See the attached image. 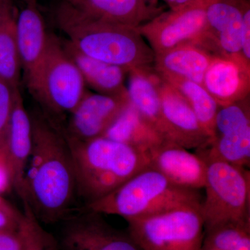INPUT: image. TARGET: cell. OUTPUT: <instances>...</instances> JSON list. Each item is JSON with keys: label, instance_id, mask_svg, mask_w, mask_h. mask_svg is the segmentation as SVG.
<instances>
[{"label": "cell", "instance_id": "obj_1", "mask_svg": "<svg viewBox=\"0 0 250 250\" xmlns=\"http://www.w3.org/2000/svg\"><path fill=\"white\" fill-rule=\"evenodd\" d=\"M32 143L24 196L40 222L53 224L70 215L77 195L71 153L60 123L42 111L29 113Z\"/></svg>", "mask_w": 250, "mask_h": 250}, {"label": "cell", "instance_id": "obj_2", "mask_svg": "<svg viewBox=\"0 0 250 250\" xmlns=\"http://www.w3.org/2000/svg\"><path fill=\"white\" fill-rule=\"evenodd\" d=\"M55 20L67 41L88 57L128 72L154 64L155 54L137 27L95 19L67 0L57 6Z\"/></svg>", "mask_w": 250, "mask_h": 250}, {"label": "cell", "instance_id": "obj_3", "mask_svg": "<svg viewBox=\"0 0 250 250\" xmlns=\"http://www.w3.org/2000/svg\"><path fill=\"white\" fill-rule=\"evenodd\" d=\"M66 139L75 169L77 195L85 205L111 193L150 165L148 152L106 136L86 141Z\"/></svg>", "mask_w": 250, "mask_h": 250}, {"label": "cell", "instance_id": "obj_4", "mask_svg": "<svg viewBox=\"0 0 250 250\" xmlns=\"http://www.w3.org/2000/svg\"><path fill=\"white\" fill-rule=\"evenodd\" d=\"M199 190L176 185L150 165L106 196L83 209L121 216L126 221L147 218L187 207H201Z\"/></svg>", "mask_w": 250, "mask_h": 250}, {"label": "cell", "instance_id": "obj_5", "mask_svg": "<svg viewBox=\"0 0 250 250\" xmlns=\"http://www.w3.org/2000/svg\"><path fill=\"white\" fill-rule=\"evenodd\" d=\"M26 84L42 112L56 121L69 116L87 93L82 74L62 41L52 34L43 58Z\"/></svg>", "mask_w": 250, "mask_h": 250}, {"label": "cell", "instance_id": "obj_6", "mask_svg": "<svg viewBox=\"0 0 250 250\" xmlns=\"http://www.w3.org/2000/svg\"><path fill=\"white\" fill-rule=\"evenodd\" d=\"M196 153L207 165L201 205L205 231L227 224L250 223V171L202 149Z\"/></svg>", "mask_w": 250, "mask_h": 250}, {"label": "cell", "instance_id": "obj_7", "mask_svg": "<svg viewBox=\"0 0 250 250\" xmlns=\"http://www.w3.org/2000/svg\"><path fill=\"white\" fill-rule=\"evenodd\" d=\"M126 222L127 232L143 250H200L205 235L201 207Z\"/></svg>", "mask_w": 250, "mask_h": 250}, {"label": "cell", "instance_id": "obj_8", "mask_svg": "<svg viewBox=\"0 0 250 250\" xmlns=\"http://www.w3.org/2000/svg\"><path fill=\"white\" fill-rule=\"evenodd\" d=\"M208 0L162 12L137 27L155 55L187 43H197L206 29Z\"/></svg>", "mask_w": 250, "mask_h": 250}, {"label": "cell", "instance_id": "obj_9", "mask_svg": "<svg viewBox=\"0 0 250 250\" xmlns=\"http://www.w3.org/2000/svg\"><path fill=\"white\" fill-rule=\"evenodd\" d=\"M200 149L233 165L250 167L249 97L219 107L210 142L207 147Z\"/></svg>", "mask_w": 250, "mask_h": 250}, {"label": "cell", "instance_id": "obj_10", "mask_svg": "<svg viewBox=\"0 0 250 250\" xmlns=\"http://www.w3.org/2000/svg\"><path fill=\"white\" fill-rule=\"evenodd\" d=\"M62 222L60 250H143L129 233L113 228L100 213L82 208Z\"/></svg>", "mask_w": 250, "mask_h": 250}, {"label": "cell", "instance_id": "obj_11", "mask_svg": "<svg viewBox=\"0 0 250 250\" xmlns=\"http://www.w3.org/2000/svg\"><path fill=\"white\" fill-rule=\"evenodd\" d=\"M243 2L244 0H208L205 31L197 45L213 56L244 61L241 54Z\"/></svg>", "mask_w": 250, "mask_h": 250}, {"label": "cell", "instance_id": "obj_12", "mask_svg": "<svg viewBox=\"0 0 250 250\" xmlns=\"http://www.w3.org/2000/svg\"><path fill=\"white\" fill-rule=\"evenodd\" d=\"M127 95L85 94L76 108L69 115L65 127L69 139L86 141L101 137L129 105Z\"/></svg>", "mask_w": 250, "mask_h": 250}, {"label": "cell", "instance_id": "obj_13", "mask_svg": "<svg viewBox=\"0 0 250 250\" xmlns=\"http://www.w3.org/2000/svg\"><path fill=\"white\" fill-rule=\"evenodd\" d=\"M159 93L166 141L188 149L197 150L207 147L210 142L209 135L183 96L161 77Z\"/></svg>", "mask_w": 250, "mask_h": 250}, {"label": "cell", "instance_id": "obj_14", "mask_svg": "<svg viewBox=\"0 0 250 250\" xmlns=\"http://www.w3.org/2000/svg\"><path fill=\"white\" fill-rule=\"evenodd\" d=\"M150 166L176 185L191 190L204 188L207 174L205 160L177 143L164 141L148 152Z\"/></svg>", "mask_w": 250, "mask_h": 250}, {"label": "cell", "instance_id": "obj_15", "mask_svg": "<svg viewBox=\"0 0 250 250\" xmlns=\"http://www.w3.org/2000/svg\"><path fill=\"white\" fill-rule=\"evenodd\" d=\"M32 143L30 115L18 90L5 139L4 150L9 167L11 187L22 200L24 180Z\"/></svg>", "mask_w": 250, "mask_h": 250}, {"label": "cell", "instance_id": "obj_16", "mask_svg": "<svg viewBox=\"0 0 250 250\" xmlns=\"http://www.w3.org/2000/svg\"><path fill=\"white\" fill-rule=\"evenodd\" d=\"M202 85L219 106L241 101L250 95V65L241 59L214 56Z\"/></svg>", "mask_w": 250, "mask_h": 250}, {"label": "cell", "instance_id": "obj_17", "mask_svg": "<svg viewBox=\"0 0 250 250\" xmlns=\"http://www.w3.org/2000/svg\"><path fill=\"white\" fill-rule=\"evenodd\" d=\"M18 53L25 80L34 73L47 49L49 34L37 3L25 5L16 20Z\"/></svg>", "mask_w": 250, "mask_h": 250}, {"label": "cell", "instance_id": "obj_18", "mask_svg": "<svg viewBox=\"0 0 250 250\" xmlns=\"http://www.w3.org/2000/svg\"><path fill=\"white\" fill-rule=\"evenodd\" d=\"M83 14L113 24L139 27L163 12L146 0H67Z\"/></svg>", "mask_w": 250, "mask_h": 250}, {"label": "cell", "instance_id": "obj_19", "mask_svg": "<svg viewBox=\"0 0 250 250\" xmlns=\"http://www.w3.org/2000/svg\"><path fill=\"white\" fill-rule=\"evenodd\" d=\"M127 75L126 87L130 104L166 141L159 93L160 76L150 66L132 69Z\"/></svg>", "mask_w": 250, "mask_h": 250}, {"label": "cell", "instance_id": "obj_20", "mask_svg": "<svg viewBox=\"0 0 250 250\" xmlns=\"http://www.w3.org/2000/svg\"><path fill=\"white\" fill-rule=\"evenodd\" d=\"M214 56L197 43H187L156 54L154 69L161 76L173 77L202 84Z\"/></svg>", "mask_w": 250, "mask_h": 250}, {"label": "cell", "instance_id": "obj_21", "mask_svg": "<svg viewBox=\"0 0 250 250\" xmlns=\"http://www.w3.org/2000/svg\"><path fill=\"white\" fill-rule=\"evenodd\" d=\"M62 42L69 57L82 74L85 85H88L98 93L127 95L125 83L127 70L85 55L68 41Z\"/></svg>", "mask_w": 250, "mask_h": 250}, {"label": "cell", "instance_id": "obj_22", "mask_svg": "<svg viewBox=\"0 0 250 250\" xmlns=\"http://www.w3.org/2000/svg\"><path fill=\"white\" fill-rule=\"evenodd\" d=\"M103 136L146 152L165 141L130 103Z\"/></svg>", "mask_w": 250, "mask_h": 250}, {"label": "cell", "instance_id": "obj_23", "mask_svg": "<svg viewBox=\"0 0 250 250\" xmlns=\"http://www.w3.org/2000/svg\"><path fill=\"white\" fill-rule=\"evenodd\" d=\"M159 76L183 96L202 127L211 137L215 116L220 106L205 87L200 83L184 79Z\"/></svg>", "mask_w": 250, "mask_h": 250}, {"label": "cell", "instance_id": "obj_24", "mask_svg": "<svg viewBox=\"0 0 250 250\" xmlns=\"http://www.w3.org/2000/svg\"><path fill=\"white\" fill-rule=\"evenodd\" d=\"M14 14L0 24V80L20 88L22 65L16 41Z\"/></svg>", "mask_w": 250, "mask_h": 250}, {"label": "cell", "instance_id": "obj_25", "mask_svg": "<svg viewBox=\"0 0 250 250\" xmlns=\"http://www.w3.org/2000/svg\"><path fill=\"white\" fill-rule=\"evenodd\" d=\"M200 250H250V223L227 224L206 230Z\"/></svg>", "mask_w": 250, "mask_h": 250}, {"label": "cell", "instance_id": "obj_26", "mask_svg": "<svg viewBox=\"0 0 250 250\" xmlns=\"http://www.w3.org/2000/svg\"><path fill=\"white\" fill-rule=\"evenodd\" d=\"M21 228L24 237V250H60L58 241L42 228L27 202H22Z\"/></svg>", "mask_w": 250, "mask_h": 250}, {"label": "cell", "instance_id": "obj_27", "mask_svg": "<svg viewBox=\"0 0 250 250\" xmlns=\"http://www.w3.org/2000/svg\"><path fill=\"white\" fill-rule=\"evenodd\" d=\"M20 88L0 80V149L4 148L15 98Z\"/></svg>", "mask_w": 250, "mask_h": 250}, {"label": "cell", "instance_id": "obj_28", "mask_svg": "<svg viewBox=\"0 0 250 250\" xmlns=\"http://www.w3.org/2000/svg\"><path fill=\"white\" fill-rule=\"evenodd\" d=\"M241 54L242 58L250 65V4L244 0L242 21Z\"/></svg>", "mask_w": 250, "mask_h": 250}, {"label": "cell", "instance_id": "obj_29", "mask_svg": "<svg viewBox=\"0 0 250 250\" xmlns=\"http://www.w3.org/2000/svg\"><path fill=\"white\" fill-rule=\"evenodd\" d=\"M24 237L21 228L0 230V250H24Z\"/></svg>", "mask_w": 250, "mask_h": 250}, {"label": "cell", "instance_id": "obj_30", "mask_svg": "<svg viewBox=\"0 0 250 250\" xmlns=\"http://www.w3.org/2000/svg\"><path fill=\"white\" fill-rule=\"evenodd\" d=\"M22 213L8 211L0 208V230H17L20 228Z\"/></svg>", "mask_w": 250, "mask_h": 250}, {"label": "cell", "instance_id": "obj_31", "mask_svg": "<svg viewBox=\"0 0 250 250\" xmlns=\"http://www.w3.org/2000/svg\"><path fill=\"white\" fill-rule=\"evenodd\" d=\"M11 187L9 167L6 162L4 148L0 149V194Z\"/></svg>", "mask_w": 250, "mask_h": 250}, {"label": "cell", "instance_id": "obj_32", "mask_svg": "<svg viewBox=\"0 0 250 250\" xmlns=\"http://www.w3.org/2000/svg\"><path fill=\"white\" fill-rule=\"evenodd\" d=\"M13 14L14 10L12 0H0V24Z\"/></svg>", "mask_w": 250, "mask_h": 250}, {"label": "cell", "instance_id": "obj_33", "mask_svg": "<svg viewBox=\"0 0 250 250\" xmlns=\"http://www.w3.org/2000/svg\"><path fill=\"white\" fill-rule=\"evenodd\" d=\"M168 5L170 9H177L194 4L199 0H163Z\"/></svg>", "mask_w": 250, "mask_h": 250}, {"label": "cell", "instance_id": "obj_34", "mask_svg": "<svg viewBox=\"0 0 250 250\" xmlns=\"http://www.w3.org/2000/svg\"><path fill=\"white\" fill-rule=\"evenodd\" d=\"M0 208L8 210V211L14 212V213L19 212L9 202H8L5 199L3 198L1 195H0Z\"/></svg>", "mask_w": 250, "mask_h": 250}, {"label": "cell", "instance_id": "obj_35", "mask_svg": "<svg viewBox=\"0 0 250 250\" xmlns=\"http://www.w3.org/2000/svg\"><path fill=\"white\" fill-rule=\"evenodd\" d=\"M26 4H31V3H37V0H23Z\"/></svg>", "mask_w": 250, "mask_h": 250}, {"label": "cell", "instance_id": "obj_36", "mask_svg": "<svg viewBox=\"0 0 250 250\" xmlns=\"http://www.w3.org/2000/svg\"><path fill=\"white\" fill-rule=\"evenodd\" d=\"M149 4L154 5V6H156V1L157 0H146Z\"/></svg>", "mask_w": 250, "mask_h": 250}]
</instances>
